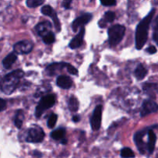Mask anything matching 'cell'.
Segmentation results:
<instances>
[{
    "label": "cell",
    "instance_id": "obj_13",
    "mask_svg": "<svg viewBox=\"0 0 158 158\" xmlns=\"http://www.w3.org/2000/svg\"><path fill=\"white\" fill-rule=\"evenodd\" d=\"M51 29H52V25L48 21L40 23L35 26V31L37 32V33L43 37L46 35L48 32H51Z\"/></svg>",
    "mask_w": 158,
    "mask_h": 158
},
{
    "label": "cell",
    "instance_id": "obj_36",
    "mask_svg": "<svg viewBox=\"0 0 158 158\" xmlns=\"http://www.w3.org/2000/svg\"><path fill=\"white\" fill-rule=\"evenodd\" d=\"M156 158H158V155H157V157H156Z\"/></svg>",
    "mask_w": 158,
    "mask_h": 158
},
{
    "label": "cell",
    "instance_id": "obj_23",
    "mask_svg": "<svg viewBox=\"0 0 158 158\" xmlns=\"http://www.w3.org/2000/svg\"><path fill=\"white\" fill-rule=\"evenodd\" d=\"M120 156L123 158H133L135 157L132 150L128 148H125L122 150L120 152Z\"/></svg>",
    "mask_w": 158,
    "mask_h": 158
},
{
    "label": "cell",
    "instance_id": "obj_22",
    "mask_svg": "<svg viewBox=\"0 0 158 158\" xmlns=\"http://www.w3.org/2000/svg\"><path fill=\"white\" fill-rule=\"evenodd\" d=\"M116 18V15L114 12H111V11H108L105 13L104 18L101 19L103 21V23L106 25L107 23H112V22L114 21Z\"/></svg>",
    "mask_w": 158,
    "mask_h": 158
},
{
    "label": "cell",
    "instance_id": "obj_1",
    "mask_svg": "<svg viewBox=\"0 0 158 158\" xmlns=\"http://www.w3.org/2000/svg\"><path fill=\"white\" fill-rule=\"evenodd\" d=\"M154 13H155V9H152L149 12V14L139 23L138 26H137L135 42L136 48L137 49H141L146 44L148 36V30H149L150 25L152 21Z\"/></svg>",
    "mask_w": 158,
    "mask_h": 158
},
{
    "label": "cell",
    "instance_id": "obj_32",
    "mask_svg": "<svg viewBox=\"0 0 158 158\" xmlns=\"http://www.w3.org/2000/svg\"><path fill=\"white\" fill-rule=\"evenodd\" d=\"M148 52H149L150 54H154L157 52V49H156L155 46H150V47L148 48Z\"/></svg>",
    "mask_w": 158,
    "mask_h": 158
},
{
    "label": "cell",
    "instance_id": "obj_17",
    "mask_svg": "<svg viewBox=\"0 0 158 158\" xmlns=\"http://www.w3.org/2000/svg\"><path fill=\"white\" fill-rule=\"evenodd\" d=\"M17 60V56L15 52H11L9 53L6 58L3 60L2 61V65L6 69H10L11 66L14 64L15 61Z\"/></svg>",
    "mask_w": 158,
    "mask_h": 158
},
{
    "label": "cell",
    "instance_id": "obj_16",
    "mask_svg": "<svg viewBox=\"0 0 158 158\" xmlns=\"http://www.w3.org/2000/svg\"><path fill=\"white\" fill-rule=\"evenodd\" d=\"M66 63H52V64H50L49 66H48L46 67V72H47V74L49 76H52L56 74V73L58 72L59 70L63 69V67H66Z\"/></svg>",
    "mask_w": 158,
    "mask_h": 158
},
{
    "label": "cell",
    "instance_id": "obj_5",
    "mask_svg": "<svg viewBox=\"0 0 158 158\" xmlns=\"http://www.w3.org/2000/svg\"><path fill=\"white\" fill-rule=\"evenodd\" d=\"M45 137L44 131L40 127H33L28 131L26 141L30 143H40Z\"/></svg>",
    "mask_w": 158,
    "mask_h": 158
},
{
    "label": "cell",
    "instance_id": "obj_9",
    "mask_svg": "<svg viewBox=\"0 0 158 158\" xmlns=\"http://www.w3.org/2000/svg\"><path fill=\"white\" fill-rule=\"evenodd\" d=\"M158 111V104L151 100H145L142 105V110L140 115L141 117H146L148 114Z\"/></svg>",
    "mask_w": 158,
    "mask_h": 158
},
{
    "label": "cell",
    "instance_id": "obj_27",
    "mask_svg": "<svg viewBox=\"0 0 158 158\" xmlns=\"http://www.w3.org/2000/svg\"><path fill=\"white\" fill-rule=\"evenodd\" d=\"M153 38L156 42L158 46V16L156 18L155 22L154 25V34H153Z\"/></svg>",
    "mask_w": 158,
    "mask_h": 158
},
{
    "label": "cell",
    "instance_id": "obj_26",
    "mask_svg": "<svg viewBox=\"0 0 158 158\" xmlns=\"http://www.w3.org/2000/svg\"><path fill=\"white\" fill-rule=\"evenodd\" d=\"M56 122H57V115L54 114H52V115L49 117V120H48V123H47L48 127L50 128V129L54 128V127L56 126Z\"/></svg>",
    "mask_w": 158,
    "mask_h": 158
},
{
    "label": "cell",
    "instance_id": "obj_11",
    "mask_svg": "<svg viewBox=\"0 0 158 158\" xmlns=\"http://www.w3.org/2000/svg\"><path fill=\"white\" fill-rule=\"evenodd\" d=\"M92 14L86 13L76 19L72 23L73 30L74 32H77L79 29V28L83 27V26H84L85 24L88 23L91 19H92Z\"/></svg>",
    "mask_w": 158,
    "mask_h": 158
},
{
    "label": "cell",
    "instance_id": "obj_33",
    "mask_svg": "<svg viewBox=\"0 0 158 158\" xmlns=\"http://www.w3.org/2000/svg\"><path fill=\"white\" fill-rule=\"evenodd\" d=\"M73 120L74 122H76V123H77V122H78L79 120H80V117H79V116H74L73 117Z\"/></svg>",
    "mask_w": 158,
    "mask_h": 158
},
{
    "label": "cell",
    "instance_id": "obj_28",
    "mask_svg": "<svg viewBox=\"0 0 158 158\" xmlns=\"http://www.w3.org/2000/svg\"><path fill=\"white\" fill-rule=\"evenodd\" d=\"M66 69H67L68 72L70 74H73V75H77V73H78V70H77L74 66H73L72 65L69 64V63H66Z\"/></svg>",
    "mask_w": 158,
    "mask_h": 158
},
{
    "label": "cell",
    "instance_id": "obj_34",
    "mask_svg": "<svg viewBox=\"0 0 158 158\" xmlns=\"http://www.w3.org/2000/svg\"><path fill=\"white\" fill-rule=\"evenodd\" d=\"M66 143H67V140H66V139H63V140H62V143H63V144H66Z\"/></svg>",
    "mask_w": 158,
    "mask_h": 158
},
{
    "label": "cell",
    "instance_id": "obj_29",
    "mask_svg": "<svg viewBox=\"0 0 158 158\" xmlns=\"http://www.w3.org/2000/svg\"><path fill=\"white\" fill-rule=\"evenodd\" d=\"M100 2L104 6H114L117 3V1L116 0H100Z\"/></svg>",
    "mask_w": 158,
    "mask_h": 158
},
{
    "label": "cell",
    "instance_id": "obj_20",
    "mask_svg": "<svg viewBox=\"0 0 158 158\" xmlns=\"http://www.w3.org/2000/svg\"><path fill=\"white\" fill-rule=\"evenodd\" d=\"M69 110L72 112H77L79 109V102L78 100L75 97H71L69 98V103H68Z\"/></svg>",
    "mask_w": 158,
    "mask_h": 158
},
{
    "label": "cell",
    "instance_id": "obj_10",
    "mask_svg": "<svg viewBox=\"0 0 158 158\" xmlns=\"http://www.w3.org/2000/svg\"><path fill=\"white\" fill-rule=\"evenodd\" d=\"M146 132L147 131L144 130V131H139L134 135V141H135L136 145L138 148V151L142 154H144L146 153L147 150H148L147 143H145L144 141H143V137L146 135Z\"/></svg>",
    "mask_w": 158,
    "mask_h": 158
},
{
    "label": "cell",
    "instance_id": "obj_14",
    "mask_svg": "<svg viewBox=\"0 0 158 158\" xmlns=\"http://www.w3.org/2000/svg\"><path fill=\"white\" fill-rule=\"evenodd\" d=\"M56 83L58 86H60L62 89H68L72 86L73 81L69 77L66 76H60L56 80Z\"/></svg>",
    "mask_w": 158,
    "mask_h": 158
},
{
    "label": "cell",
    "instance_id": "obj_15",
    "mask_svg": "<svg viewBox=\"0 0 158 158\" xmlns=\"http://www.w3.org/2000/svg\"><path fill=\"white\" fill-rule=\"evenodd\" d=\"M148 141L147 143V148H148V151L149 152V154H152L154 151V148H155L157 137H156V135L154 131H151V130L148 131Z\"/></svg>",
    "mask_w": 158,
    "mask_h": 158
},
{
    "label": "cell",
    "instance_id": "obj_24",
    "mask_svg": "<svg viewBox=\"0 0 158 158\" xmlns=\"http://www.w3.org/2000/svg\"><path fill=\"white\" fill-rule=\"evenodd\" d=\"M55 35H54L53 32H48L46 35H45L43 37V40L46 44H51V43H53L55 41Z\"/></svg>",
    "mask_w": 158,
    "mask_h": 158
},
{
    "label": "cell",
    "instance_id": "obj_7",
    "mask_svg": "<svg viewBox=\"0 0 158 158\" xmlns=\"http://www.w3.org/2000/svg\"><path fill=\"white\" fill-rule=\"evenodd\" d=\"M33 44L32 42L24 40V41L18 42L14 45V52L17 54H27L32 50Z\"/></svg>",
    "mask_w": 158,
    "mask_h": 158
},
{
    "label": "cell",
    "instance_id": "obj_4",
    "mask_svg": "<svg viewBox=\"0 0 158 158\" xmlns=\"http://www.w3.org/2000/svg\"><path fill=\"white\" fill-rule=\"evenodd\" d=\"M56 103V96L53 94H50V95H47L46 97H43L40 100V103H39L38 106L35 108V115L37 118H40L42 116V114L46 110L49 109L52 106H54Z\"/></svg>",
    "mask_w": 158,
    "mask_h": 158
},
{
    "label": "cell",
    "instance_id": "obj_25",
    "mask_svg": "<svg viewBox=\"0 0 158 158\" xmlns=\"http://www.w3.org/2000/svg\"><path fill=\"white\" fill-rule=\"evenodd\" d=\"M44 0H26V6L29 8H35L43 4Z\"/></svg>",
    "mask_w": 158,
    "mask_h": 158
},
{
    "label": "cell",
    "instance_id": "obj_8",
    "mask_svg": "<svg viewBox=\"0 0 158 158\" xmlns=\"http://www.w3.org/2000/svg\"><path fill=\"white\" fill-rule=\"evenodd\" d=\"M41 12L45 15H47V16H49L51 19H52V22L54 23V26H55L56 29L58 32H60V29H61V26H60V22L59 20L58 16H57L56 12H55L53 9L50 6H44L41 9Z\"/></svg>",
    "mask_w": 158,
    "mask_h": 158
},
{
    "label": "cell",
    "instance_id": "obj_21",
    "mask_svg": "<svg viewBox=\"0 0 158 158\" xmlns=\"http://www.w3.org/2000/svg\"><path fill=\"white\" fill-rule=\"evenodd\" d=\"M23 119H24V114H23V112L19 110L17 112L16 116H15V125L17 128L20 129L23 126Z\"/></svg>",
    "mask_w": 158,
    "mask_h": 158
},
{
    "label": "cell",
    "instance_id": "obj_19",
    "mask_svg": "<svg viewBox=\"0 0 158 158\" xmlns=\"http://www.w3.org/2000/svg\"><path fill=\"white\" fill-rule=\"evenodd\" d=\"M66 134V129L65 128H58L51 133L50 136L52 139L56 140H63Z\"/></svg>",
    "mask_w": 158,
    "mask_h": 158
},
{
    "label": "cell",
    "instance_id": "obj_31",
    "mask_svg": "<svg viewBox=\"0 0 158 158\" xmlns=\"http://www.w3.org/2000/svg\"><path fill=\"white\" fill-rule=\"evenodd\" d=\"M6 108V102L4 100L0 98V112L3 111Z\"/></svg>",
    "mask_w": 158,
    "mask_h": 158
},
{
    "label": "cell",
    "instance_id": "obj_12",
    "mask_svg": "<svg viewBox=\"0 0 158 158\" xmlns=\"http://www.w3.org/2000/svg\"><path fill=\"white\" fill-rule=\"evenodd\" d=\"M85 35V29L84 27H82L80 29V32L72 40L70 41L69 43V46L73 49H77V48L80 47L83 44V37H84Z\"/></svg>",
    "mask_w": 158,
    "mask_h": 158
},
{
    "label": "cell",
    "instance_id": "obj_6",
    "mask_svg": "<svg viewBox=\"0 0 158 158\" xmlns=\"http://www.w3.org/2000/svg\"><path fill=\"white\" fill-rule=\"evenodd\" d=\"M102 110L103 107L101 105H99L95 108L93 114L92 118L90 120L91 128L94 131H97L100 130V126H101V120H102Z\"/></svg>",
    "mask_w": 158,
    "mask_h": 158
},
{
    "label": "cell",
    "instance_id": "obj_30",
    "mask_svg": "<svg viewBox=\"0 0 158 158\" xmlns=\"http://www.w3.org/2000/svg\"><path fill=\"white\" fill-rule=\"evenodd\" d=\"M73 0H63V6L65 9H69L70 8L71 2Z\"/></svg>",
    "mask_w": 158,
    "mask_h": 158
},
{
    "label": "cell",
    "instance_id": "obj_2",
    "mask_svg": "<svg viewBox=\"0 0 158 158\" xmlns=\"http://www.w3.org/2000/svg\"><path fill=\"white\" fill-rule=\"evenodd\" d=\"M23 76L24 72L21 69H16L7 74L0 82V89L6 95H10L16 89Z\"/></svg>",
    "mask_w": 158,
    "mask_h": 158
},
{
    "label": "cell",
    "instance_id": "obj_3",
    "mask_svg": "<svg viewBox=\"0 0 158 158\" xmlns=\"http://www.w3.org/2000/svg\"><path fill=\"white\" fill-rule=\"evenodd\" d=\"M125 27L122 25H115L110 27L108 30L110 46L114 47L117 46L123 38L125 34Z\"/></svg>",
    "mask_w": 158,
    "mask_h": 158
},
{
    "label": "cell",
    "instance_id": "obj_35",
    "mask_svg": "<svg viewBox=\"0 0 158 158\" xmlns=\"http://www.w3.org/2000/svg\"><path fill=\"white\" fill-rule=\"evenodd\" d=\"M154 3H155V4L158 5V0H154Z\"/></svg>",
    "mask_w": 158,
    "mask_h": 158
},
{
    "label": "cell",
    "instance_id": "obj_18",
    "mask_svg": "<svg viewBox=\"0 0 158 158\" xmlns=\"http://www.w3.org/2000/svg\"><path fill=\"white\" fill-rule=\"evenodd\" d=\"M147 74H148V70L142 64L138 65L134 71V75H135L136 78L139 80H143L146 77Z\"/></svg>",
    "mask_w": 158,
    "mask_h": 158
}]
</instances>
